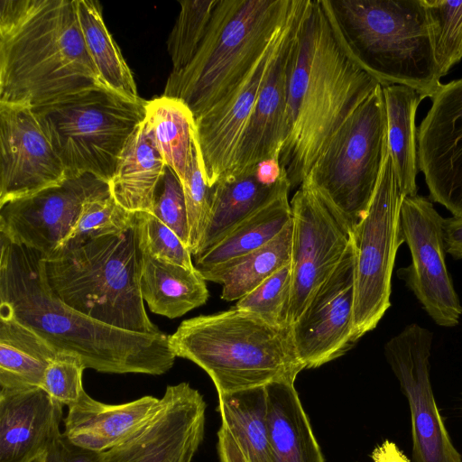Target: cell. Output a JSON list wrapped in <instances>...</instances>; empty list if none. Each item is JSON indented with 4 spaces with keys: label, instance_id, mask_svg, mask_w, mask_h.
Segmentation results:
<instances>
[{
    "label": "cell",
    "instance_id": "1",
    "mask_svg": "<svg viewBox=\"0 0 462 462\" xmlns=\"http://www.w3.org/2000/svg\"><path fill=\"white\" fill-rule=\"evenodd\" d=\"M379 85L352 51L330 1L309 0L291 53L279 155L291 190L300 187L332 135Z\"/></svg>",
    "mask_w": 462,
    "mask_h": 462
},
{
    "label": "cell",
    "instance_id": "2",
    "mask_svg": "<svg viewBox=\"0 0 462 462\" xmlns=\"http://www.w3.org/2000/svg\"><path fill=\"white\" fill-rule=\"evenodd\" d=\"M0 242V313L97 372L161 375L173 366L170 335L120 329L70 308L49 287L40 253L1 234Z\"/></svg>",
    "mask_w": 462,
    "mask_h": 462
},
{
    "label": "cell",
    "instance_id": "3",
    "mask_svg": "<svg viewBox=\"0 0 462 462\" xmlns=\"http://www.w3.org/2000/svg\"><path fill=\"white\" fill-rule=\"evenodd\" d=\"M98 88L77 0H0V102L36 107Z\"/></svg>",
    "mask_w": 462,
    "mask_h": 462
},
{
    "label": "cell",
    "instance_id": "4",
    "mask_svg": "<svg viewBox=\"0 0 462 462\" xmlns=\"http://www.w3.org/2000/svg\"><path fill=\"white\" fill-rule=\"evenodd\" d=\"M170 344L176 356L209 375L217 393L295 380L304 369L291 327L272 326L236 307L182 321Z\"/></svg>",
    "mask_w": 462,
    "mask_h": 462
},
{
    "label": "cell",
    "instance_id": "5",
    "mask_svg": "<svg viewBox=\"0 0 462 462\" xmlns=\"http://www.w3.org/2000/svg\"><path fill=\"white\" fill-rule=\"evenodd\" d=\"M52 292L70 308L106 325L162 332L146 314L140 288L143 251L134 224L44 260Z\"/></svg>",
    "mask_w": 462,
    "mask_h": 462
},
{
    "label": "cell",
    "instance_id": "6",
    "mask_svg": "<svg viewBox=\"0 0 462 462\" xmlns=\"http://www.w3.org/2000/svg\"><path fill=\"white\" fill-rule=\"evenodd\" d=\"M292 0H218L191 61L171 72L163 96L206 113L248 72L284 23Z\"/></svg>",
    "mask_w": 462,
    "mask_h": 462
},
{
    "label": "cell",
    "instance_id": "7",
    "mask_svg": "<svg viewBox=\"0 0 462 462\" xmlns=\"http://www.w3.org/2000/svg\"><path fill=\"white\" fill-rule=\"evenodd\" d=\"M329 1L352 51L381 86H407L422 98L440 88L423 0Z\"/></svg>",
    "mask_w": 462,
    "mask_h": 462
},
{
    "label": "cell",
    "instance_id": "8",
    "mask_svg": "<svg viewBox=\"0 0 462 462\" xmlns=\"http://www.w3.org/2000/svg\"><path fill=\"white\" fill-rule=\"evenodd\" d=\"M146 100L98 88L32 107L68 175L112 179L127 140L144 120Z\"/></svg>",
    "mask_w": 462,
    "mask_h": 462
},
{
    "label": "cell",
    "instance_id": "9",
    "mask_svg": "<svg viewBox=\"0 0 462 462\" xmlns=\"http://www.w3.org/2000/svg\"><path fill=\"white\" fill-rule=\"evenodd\" d=\"M387 152V116L379 85L332 135L303 180L349 234L368 209Z\"/></svg>",
    "mask_w": 462,
    "mask_h": 462
},
{
    "label": "cell",
    "instance_id": "10",
    "mask_svg": "<svg viewBox=\"0 0 462 462\" xmlns=\"http://www.w3.org/2000/svg\"><path fill=\"white\" fill-rule=\"evenodd\" d=\"M403 195L389 149L366 213L349 234L355 253L354 339L376 328L391 307L392 274L404 243Z\"/></svg>",
    "mask_w": 462,
    "mask_h": 462
},
{
    "label": "cell",
    "instance_id": "11",
    "mask_svg": "<svg viewBox=\"0 0 462 462\" xmlns=\"http://www.w3.org/2000/svg\"><path fill=\"white\" fill-rule=\"evenodd\" d=\"M433 334L407 325L384 346L386 360L408 401L412 462H462L437 405L430 376Z\"/></svg>",
    "mask_w": 462,
    "mask_h": 462
},
{
    "label": "cell",
    "instance_id": "12",
    "mask_svg": "<svg viewBox=\"0 0 462 462\" xmlns=\"http://www.w3.org/2000/svg\"><path fill=\"white\" fill-rule=\"evenodd\" d=\"M443 218L430 199L403 197L401 224L411 263L397 274L437 325L453 328L459 323L462 305L445 262Z\"/></svg>",
    "mask_w": 462,
    "mask_h": 462
},
{
    "label": "cell",
    "instance_id": "13",
    "mask_svg": "<svg viewBox=\"0 0 462 462\" xmlns=\"http://www.w3.org/2000/svg\"><path fill=\"white\" fill-rule=\"evenodd\" d=\"M290 204L292 241L289 325L291 326L342 259L350 236L307 182L303 181L295 191Z\"/></svg>",
    "mask_w": 462,
    "mask_h": 462
},
{
    "label": "cell",
    "instance_id": "14",
    "mask_svg": "<svg viewBox=\"0 0 462 462\" xmlns=\"http://www.w3.org/2000/svg\"><path fill=\"white\" fill-rule=\"evenodd\" d=\"M108 188L93 174L68 175L59 185L1 205L0 234L50 259L69 236L84 202Z\"/></svg>",
    "mask_w": 462,
    "mask_h": 462
},
{
    "label": "cell",
    "instance_id": "15",
    "mask_svg": "<svg viewBox=\"0 0 462 462\" xmlns=\"http://www.w3.org/2000/svg\"><path fill=\"white\" fill-rule=\"evenodd\" d=\"M298 0L245 77L217 104L195 119V133L207 183L213 187L233 171L258 95L282 45Z\"/></svg>",
    "mask_w": 462,
    "mask_h": 462
},
{
    "label": "cell",
    "instance_id": "16",
    "mask_svg": "<svg viewBox=\"0 0 462 462\" xmlns=\"http://www.w3.org/2000/svg\"><path fill=\"white\" fill-rule=\"evenodd\" d=\"M207 404L189 383L168 385L152 419L99 462H192L201 445Z\"/></svg>",
    "mask_w": 462,
    "mask_h": 462
},
{
    "label": "cell",
    "instance_id": "17",
    "mask_svg": "<svg viewBox=\"0 0 462 462\" xmlns=\"http://www.w3.org/2000/svg\"><path fill=\"white\" fill-rule=\"evenodd\" d=\"M354 301L355 253L350 239L335 270L291 326L295 351L304 369L337 359L356 343Z\"/></svg>",
    "mask_w": 462,
    "mask_h": 462
},
{
    "label": "cell",
    "instance_id": "18",
    "mask_svg": "<svg viewBox=\"0 0 462 462\" xmlns=\"http://www.w3.org/2000/svg\"><path fill=\"white\" fill-rule=\"evenodd\" d=\"M66 178L32 107L0 102V206L59 185Z\"/></svg>",
    "mask_w": 462,
    "mask_h": 462
},
{
    "label": "cell",
    "instance_id": "19",
    "mask_svg": "<svg viewBox=\"0 0 462 462\" xmlns=\"http://www.w3.org/2000/svg\"><path fill=\"white\" fill-rule=\"evenodd\" d=\"M418 167L430 199L462 217V78L442 84L417 128Z\"/></svg>",
    "mask_w": 462,
    "mask_h": 462
},
{
    "label": "cell",
    "instance_id": "20",
    "mask_svg": "<svg viewBox=\"0 0 462 462\" xmlns=\"http://www.w3.org/2000/svg\"><path fill=\"white\" fill-rule=\"evenodd\" d=\"M309 0H298L275 60L268 71L229 175L252 173L264 160L276 158L284 140L290 59Z\"/></svg>",
    "mask_w": 462,
    "mask_h": 462
},
{
    "label": "cell",
    "instance_id": "21",
    "mask_svg": "<svg viewBox=\"0 0 462 462\" xmlns=\"http://www.w3.org/2000/svg\"><path fill=\"white\" fill-rule=\"evenodd\" d=\"M63 407L41 387L0 389V462H47Z\"/></svg>",
    "mask_w": 462,
    "mask_h": 462
},
{
    "label": "cell",
    "instance_id": "22",
    "mask_svg": "<svg viewBox=\"0 0 462 462\" xmlns=\"http://www.w3.org/2000/svg\"><path fill=\"white\" fill-rule=\"evenodd\" d=\"M160 404L161 398L152 395L107 404L93 399L85 391L79 400L68 408L62 433L72 444L102 453L140 430Z\"/></svg>",
    "mask_w": 462,
    "mask_h": 462
},
{
    "label": "cell",
    "instance_id": "23",
    "mask_svg": "<svg viewBox=\"0 0 462 462\" xmlns=\"http://www.w3.org/2000/svg\"><path fill=\"white\" fill-rule=\"evenodd\" d=\"M292 379L265 385L273 462H325Z\"/></svg>",
    "mask_w": 462,
    "mask_h": 462
},
{
    "label": "cell",
    "instance_id": "24",
    "mask_svg": "<svg viewBox=\"0 0 462 462\" xmlns=\"http://www.w3.org/2000/svg\"><path fill=\"white\" fill-rule=\"evenodd\" d=\"M167 164L144 120L135 128L108 182L112 197L126 210L152 212L157 187Z\"/></svg>",
    "mask_w": 462,
    "mask_h": 462
},
{
    "label": "cell",
    "instance_id": "25",
    "mask_svg": "<svg viewBox=\"0 0 462 462\" xmlns=\"http://www.w3.org/2000/svg\"><path fill=\"white\" fill-rule=\"evenodd\" d=\"M284 190H291V188L283 172L273 186L259 182L254 171L227 175L219 180L211 187L209 213L195 255L218 243L243 220Z\"/></svg>",
    "mask_w": 462,
    "mask_h": 462
},
{
    "label": "cell",
    "instance_id": "26",
    "mask_svg": "<svg viewBox=\"0 0 462 462\" xmlns=\"http://www.w3.org/2000/svg\"><path fill=\"white\" fill-rule=\"evenodd\" d=\"M206 282L196 268L188 269L143 253L141 293L155 314L175 319L204 305L208 299Z\"/></svg>",
    "mask_w": 462,
    "mask_h": 462
},
{
    "label": "cell",
    "instance_id": "27",
    "mask_svg": "<svg viewBox=\"0 0 462 462\" xmlns=\"http://www.w3.org/2000/svg\"><path fill=\"white\" fill-rule=\"evenodd\" d=\"M58 352L40 335L0 313V389L41 387Z\"/></svg>",
    "mask_w": 462,
    "mask_h": 462
},
{
    "label": "cell",
    "instance_id": "28",
    "mask_svg": "<svg viewBox=\"0 0 462 462\" xmlns=\"http://www.w3.org/2000/svg\"><path fill=\"white\" fill-rule=\"evenodd\" d=\"M290 190H284L250 215L218 243L195 255L193 263L201 273L247 254L276 237L291 220Z\"/></svg>",
    "mask_w": 462,
    "mask_h": 462
},
{
    "label": "cell",
    "instance_id": "29",
    "mask_svg": "<svg viewBox=\"0 0 462 462\" xmlns=\"http://www.w3.org/2000/svg\"><path fill=\"white\" fill-rule=\"evenodd\" d=\"M386 116L389 153L399 181L401 192L405 196L417 195L416 176L418 167L416 111L421 95L407 86H382Z\"/></svg>",
    "mask_w": 462,
    "mask_h": 462
},
{
    "label": "cell",
    "instance_id": "30",
    "mask_svg": "<svg viewBox=\"0 0 462 462\" xmlns=\"http://www.w3.org/2000/svg\"><path fill=\"white\" fill-rule=\"evenodd\" d=\"M221 426L248 462H273L268 428L265 385L217 393Z\"/></svg>",
    "mask_w": 462,
    "mask_h": 462
},
{
    "label": "cell",
    "instance_id": "31",
    "mask_svg": "<svg viewBox=\"0 0 462 462\" xmlns=\"http://www.w3.org/2000/svg\"><path fill=\"white\" fill-rule=\"evenodd\" d=\"M292 222L263 246L200 274L222 286L221 299L238 300L291 263Z\"/></svg>",
    "mask_w": 462,
    "mask_h": 462
},
{
    "label": "cell",
    "instance_id": "32",
    "mask_svg": "<svg viewBox=\"0 0 462 462\" xmlns=\"http://www.w3.org/2000/svg\"><path fill=\"white\" fill-rule=\"evenodd\" d=\"M77 12L87 50L106 87L131 101L143 100L132 71L105 24L99 2L77 0Z\"/></svg>",
    "mask_w": 462,
    "mask_h": 462
},
{
    "label": "cell",
    "instance_id": "33",
    "mask_svg": "<svg viewBox=\"0 0 462 462\" xmlns=\"http://www.w3.org/2000/svg\"><path fill=\"white\" fill-rule=\"evenodd\" d=\"M144 122L167 166L182 181L195 134L192 112L181 100L162 95L146 101Z\"/></svg>",
    "mask_w": 462,
    "mask_h": 462
},
{
    "label": "cell",
    "instance_id": "34",
    "mask_svg": "<svg viewBox=\"0 0 462 462\" xmlns=\"http://www.w3.org/2000/svg\"><path fill=\"white\" fill-rule=\"evenodd\" d=\"M134 222L135 213L120 206L108 188L84 202L75 225L57 254L97 237L125 231Z\"/></svg>",
    "mask_w": 462,
    "mask_h": 462
},
{
    "label": "cell",
    "instance_id": "35",
    "mask_svg": "<svg viewBox=\"0 0 462 462\" xmlns=\"http://www.w3.org/2000/svg\"><path fill=\"white\" fill-rule=\"evenodd\" d=\"M439 78L462 59V1L423 0Z\"/></svg>",
    "mask_w": 462,
    "mask_h": 462
},
{
    "label": "cell",
    "instance_id": "36",
    "mask_svg": "<svg viewBox=\"0 0 462 462\" xmlns=\"http://www.w3.org/2000/svg\"><path fill=\"white\" fill-rule=\"evenodd\" d=\"M218 0L180 1V11L167 40L171 72L184 69L199 50Z\"/></svg>",
    "mask_w": 462,
    "mask_h": 462
},
{
    "label": "cell",
    "instance_id": "37",
    "mask_svg": "<svg viewBox=\"0 0 462 462\" xmlns=\"http://www.w3.org/2000/svg\"><path fill=\"white\" fill-rule=\"evenodd\" d=\"M291 293V266L289 263L238 300L235 307L272 326L289 328Z\"/></svg>",
    "mask_w": 462,
    "mask_h": 462
},
{
    "label": "cell",
    "instance_id": "38",
    "mask_svg": "<svg viewBox=\"0 0 462 462\" xmlns=\"http://www.w3.org/2000/svg\"><path fill=\"white\" fill-rule=\"evenodd\" d=\"M181 184L188 217L189 250L194 256L198 252L207 224L211 194V188L208 187L204 175L196 133L185 178Z\"/></svg>",
    "mask_w": 462,
    "mask_h": 462
},
{
    "label": "cell",
    "instance_id": "39",
    "mask_svg": "<svg viewBox=\"0 0 462 462\" xmlns=\"http://www.w3.org/2000/svg\"><path fill=\"white\" fill-rule=\"evenodd\" d=\"M135 219L143 253L166 263L195 268L189 250L168 226L149 212L135 213Z\"/></svg>",
    "mask_w": 462,
    "mask_h": 462
},
{
    "label": "cell",
    "instance_id": "40",
    "mask_svg": "<svg viewBox=\"0 0 462 462\" xmlns=\"http://www.w3.org/2000/svg\"><path fill=\"white\" fill-rule=\"evenodd\" d=\"M86 369L76 355L60 352L48 365L42 388L55 401L68 408L85 392L82 374Z\"/></svg>",
    "mask_w": 462,
    "mask_h": 462
},
{
    "label": "cell",
    "instance_id": "41",
    "mask_svg": "<svg viewBox=\"0 0 462 462\" xmlns=\"http://www.w3.org/2000/svg\"><path fill=\"white\" fill-rule=\"evenodd\" d=\"M152 215L168 226L189 249V226L185 197L180 180L166 167L154 195Z\"/></svg>",
    "mask_w": 462,
    "mask_h": 462
},
{
    "label": "cell",
    "instance_id": "42",
    "mask_svg": "<svg viewBox=\"0 0 462 462\" xmlns=\"http://www.w3.org/2000/svg\"><path fill=\"white\" fill-rule=\"evenodd\" d=\"M100 454L72 444L61 433L52 443L47 462H99Z\"/></svg>",
    "mask_w": 462,
    "mask_h": 462
},
{
    "label": "cell",
    "instance_id": "43",
    "mask_svg": "<svg viewBox=\"0 0 462 462\" xmlns=\"http://www.w3.org/2000/svg\"><path fill=\"white\" fill-rule=\"evenodd\" d=\"M442 231L446 253L454 259H462V217L443 218Z\"/></svg>",
    "mask_w": 462,
    "mask_h": 462
},
{
    "label": "cell",
    "instance_id": "44",
    "mask_svg": "<svg viewBox=\"0 0 462 462\" xmlns=\"http://www.w3.org/2000/svg\"><path fill=\"white\" fill-rule=\"evenodd\" d=\"M217 450L219 462H248L233 437L222 426L217 431Z\"/></svg>",
    "mask_w": 462,
    "mask_h": 462
},
{
    "label": "cell",
    "instance_id": "45",
    "mask_svg": "<svg viewBox=\"0 0 462 462\" xmlns=\"http://www.w3.org/2000/svg\"><path fill=\"white\" fill-rule=\"evenodd\" d=\"M254 175L258 181L263 185H275L282 175L279 160L271 158L260 162L254 169Z\"/></svg>",
    "mask_w": 462,
    "mask_h": 462
},
{
    "label": "cell",
    "instance_id": "46",
    "mask_svg": "<svg viewBox=\"0 0 462 462\" xmlns=\"http://www.w3.org/2000/svg\"><path fill=\"white\" fill-rule=\"evenodd\" d=\"M371 457L373 462H411L399 447L389 439L376 446Z\"/></svg>",
    "mask_w": 462,
    "mask_h": 462
}]
</instances>
